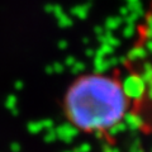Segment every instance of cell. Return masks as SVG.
<instances>
[{"label": "cell", "mask_w": 152, "mask_h": 152, "mask_svg": "<svg viewBox=\"0 0 152 152\" xmlns=\"http://www.w3.org/2000/svg\"><path fill=\"white\" fill-rule=\"evenodd\" d=\"M132 99L119 72H85L70 83L62 113L80 133L104 138L126 121Z\"/></svg>", "instance_id": "cell-1"}]
</instances>
